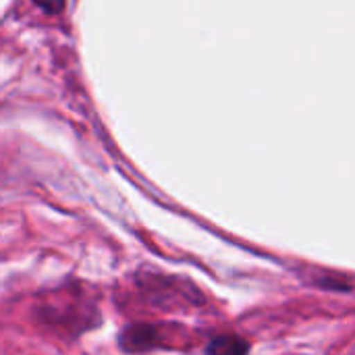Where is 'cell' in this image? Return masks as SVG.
Returning a JSON list of instances; mask_svg holds the SVG:
<instances>
[{
	"label": "cell",
	"instance_id": "cell-1",
	"mask_svg": "<svg viewBox=\"0 0 355 355\" xmlns=\"http://www.w3.org/2000/svg\"><path fill=\"white\" fill-rule=\"evenodd\" d=\"M248 345L237 337H216L208 345V355H245Z\"/></svg>",
	"mask_w": 355,
	"mask_h": 355
},
{
	"label": "cell",
	"instance_id": "cell-2",
	"mask_svg": "<svg viewBox=\"0 0 355 355\" xmlns=\"http://www.w3.org/2000/svg\"><path fill=\"white\" fill-rule=\"evenodd\" d=\"M35 2L48 12H58L64 6V0H35Z\"/></svg>",
	"mask_w": 355,
	"mask_h": 355
}]
</instances>
